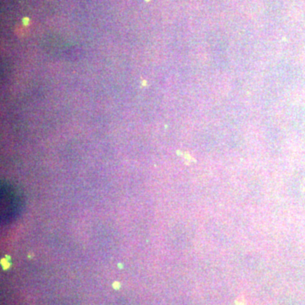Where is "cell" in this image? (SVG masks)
<instances>
[{"label":"cell","instance_id":"7a4b0ae2","mask_svg":"<svg viewBox=\"0 0 305 305\" xmlns=\"http://www.w3.org/2000/svg\"><path fill=\"white\" fill-rule=\"evenodd\" d=\"M114 285H115V288L120 287H118V283H117V282H115V283L114 284Z\"/></svg>","mask_w":305,"mask_h":305},{"label":"cell","instance_id":"6da1fadb","mask_svg":"<svg viewBox=\"0 0 305 305\" xmlns=\"http://www.w3.org/2000/svg\"><path fill=\"white\" fill-rule=\"evenodd\" d=\"M238 299L240 300V303H237L236 305H245V300L243 297H238Z\"/></svg>","mask_w":305,"mask_h":305}]
</instances>
